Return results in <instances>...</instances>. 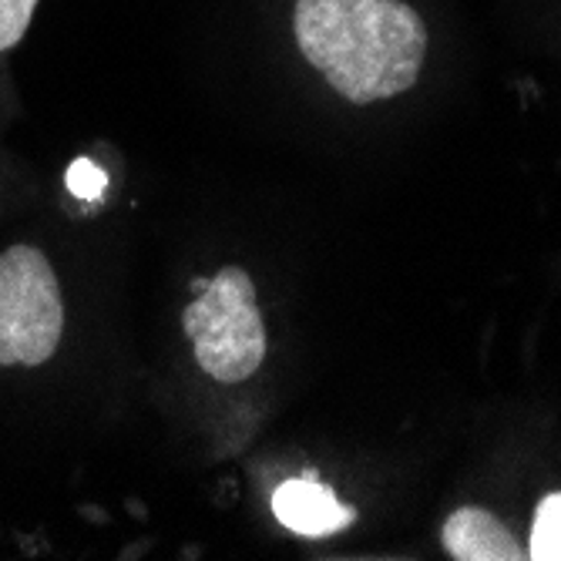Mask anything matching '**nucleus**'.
<instances>
[{"label": "nucleus", "instance_id": "nucleus-1", "mask_svg": "<svg viewBox=\"0 0 561 561\" xmlns=\"http://www.w3.org/2000/svg\"><path fill=\"white\" fill-rule=\"evenodd\" d=\"M293 31L302 58L350 105L411 91L427 55V27L403 0H296Z\"/></svg>", "mask_w": 561, "mask_h": 561}, {"label": "nucleus", "instance_id": "nucleus-2", "mask_svg": "<svg viewBox=\"0 0 561 561\" xmlns=\"http://www.w3.org/2000/svg\"><path fill=\"white\" fill-rule=\"evenodd\" d=\"M182 327L195 346V360L219 383H242L266 360V327L256 306V286L239 266H226L209 279L182 313Z\"/></svg>", "mask_w": 561, "mask_h": 561}, {"label": "nucleus", "instance_id": "nucleus-3", "mask_svg": "<svg viewBox=\"0 0 561 561\" xmlns=\"http://www.w3.org/2000/svg\"><path fill=\"white\" fill-rule=\"evenodd\" d=\"M65 330L55 270L34 245L0 252V367L50 360Z\"/></svg>", "mask_w": 561, "mask_h": 561}, {"label": "nucleus", "instance_id": "nucleus-4", "mask_svg": "<svg viewBox=\"0 0 561 561\" xmlns=\"http://www.w3.org/2000/svg\"><path fill=\"white\" fill-rule=\"evenodd\" d=\"M273 515L283 528H289L299 538H330L353 525L356 512L346 507L336 491L313 474L293 478L276 488L273 494Z\"/></svg>", "mask_w": 561, "mask_h": 561}, {"label": "nucleus", "instance_id": "nucleus-5", "mask_svg": "<svg viewBox=\"0 0 561 561\" xmlns=\"http://www.w3.org/2000/svg\"><path fill=\"white\" fill-rule=\"evenodd\" d=\"M440 541L454 561H522V558H528V551L512 535V528L474 504L457 507V512L444 522Z\"/></svg>", "mask_w": 561, "mask_h": 561}, {"label": "nucleus", "instance_id": "nucleus-6", "mask_svg": "<svg viewBox=\"0 0 561 561\" xmlns=\"http://www.w3.org/2000/svg\"><path fill=\"white\" fill-rule=\"evenodd\" d=\"M528 558H535V561H561V491L545 494L538 501V507H535Z\"/></svg>", "mask_w": 561, "mask_h": 561}, {"label": "nucleus", "instance_id": "nucleus-7", "mask_svg": "<svg viewBox=\"0 0 561 561\" xmlns=\"http://www.w3.org/2000/svg\"><path fill=\"white\" fill-rule=\"evenodd\" d=\"M37 0H0V50L14 47L34 18Z\"/></svg>", "mask_w": 561, "mask_h": 561}, {"label": "nucleus", "instance_id": "nucleus-8", "mask_svg": "<svg viewBox=\"0 0 561 561\" xmlns=\"http://www.w3.org/2000/svg\"><path fill=\"white\" fill-rule=\"evenodd\" d=\"M105 172H101L94 162H88V159H78L71 169H68V188L78 195V198H88V202H94V198H101V192H105Z\"/></svg>", "mask_w": 561, "mask_h": 561}, {"label": "nucleus", "instance_id": "nucleus-9", "mask_svg": "<svg viewBox=\"0 0 561 561\" xmlns=\"http://www.w3.org/2000/svg\"><path fill=\"white\" fill-rule=\"evenodd\" d=\"M206 286H209V279H195V283H192V289H195V296H198L202 289H206Z\"/></svg>", "mask_w": 561, "mask_h": 561}]
</instances>
